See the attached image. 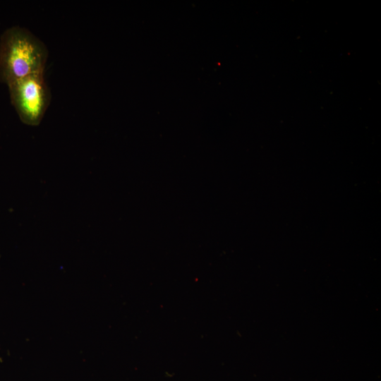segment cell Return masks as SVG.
<instances>
[{"mask_svg":"<svg viewBox=\"0 0 381 381\" xmlns=\"http://www.w3.org/2000/svg\"><path fill=\"white\" fill-rule=\"evenodd\" d=\"M47 54L44 43L29 30L18 26L8 29L0 42V80L8 85L44 73Z\"/></svg>","mask_w":381,"mask_h":381,"instance_id":"6da1fadb","label":"cell"},{"mask_svg":"<svg viewBox=\"0 0 381 381\" xmlns=\"http://www.w3.org/2000/svg\"><path fill=\"white\" fill-rule=\"evenodd\" d=\"M8 86L12 104L21 121L30 126L38 125L50 101L44 74L30 75Z\"/></svg>","mask_w":381,"mask_h":381,"instance_id":"7a4b0ae2","label":"cell"}]
</instances>
